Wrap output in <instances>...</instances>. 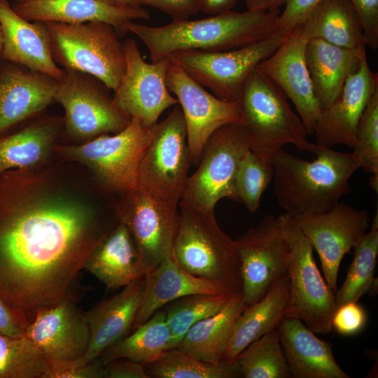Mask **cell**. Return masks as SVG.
I'll use <instances>...</instances> for the list:
<instances>
[{"label": "cell", "mask_w": 378, "mask_h": 378, "mask_svg": "<svg viewBox=\"0 0 378 378\" xmlns=\"http://www.w3.org/2000/svg\"><path fill=\"white\" fill-rule=\"evenodd\" d=\"M144 5L169 15L172 21L189 19L200 11L197 0H145Z\"/></svg>", "instance_id": "obj_45"}, {"label": "cell", "mask_w": 378, "mask_h": 378, "mask_svg": "<svg viewBox=\"0 0 378 378\" xmlns=\"http://www.w3.org/2000/svg\"><path fill=\"white\" fill-rule=\"evenodd\" d=\"M105 371V378H150L144 365L126 358L107 363Z\"/></svg>", "instance_id": "obj_47"}, {"label": "cell", "mask_w": 378, "mask_h": 378, "mask_svg": "<svg viewBox=\"0 0 378 378\" xmlns=\"http://www.w3.org/2000/svg\"><path fill=\"white\" fill-rule=\"evenodd\" d=\"M118 197L55 155L0 175V297L29 323L72 297L90 255L118 222Z\"/></svg>", "instance_id": "obj_1"}, {"label": "cell", "mask_w": 378, "mask_h": 378, "mask_svg": "<svg viewBox=\"0 0 378 378\" xmlns=\"http://www.w3.org/2000/svg\"><path fill=\"white\" fill-rule=\"evenodd\" d=\"M122 43L125 70L113 98L132 118L153 127L166 109L178 104L166 83L169 59L146 62L134 39L129 38Z\"/></svg>", "instance_id": "obj_16"}, {"label": "cell", "mask_w": 378, "mask_h": 378, "mask_svg": "<svg viewBox=\"0 0 378 378\" xmlns=\"http://www.w3.org/2000/svg\"><path fill=\"white\" fill-rule=\"evenodd\" d=\"M84 269L107 289L113 290L146 274L127 227L119 220L90 255Z\"/></svg>", "instance_id": "obj_27"}, {"label": "cell", "mask_w": 378, "mask_h": 378, "mask_svg": "<svg viewBox=\"0 0 378 378\" xmlns=\"http://www.w3.org/2000/svg\"><path fill=\"white\" fill-rule=\"evenodd\" d=\"M324 0H288L277 20V29H293Z\"/></svg>", "instance_id": "obj_44"}, {"label": "cell", "mask_w": 378, "mask_h": 378, "mask_svg": "<svg viewBox=\"0 0 378 378\" xmlns=\"http://www.w3.org/2000/svg\"><path fill=\"white\" fill-rule=\"evenodd\" d=\"M144 276L124 286L121 291L83 312L90 340L83 356L76 362L86 363L99 358L108 346L132 329L141 304Z\"/></svg>", "instance_id": "obj_23"}, {"label": "cell", "mask_w": 378, "mask_h": 378, "mask_svg": "<svg viewBox=\"0 0 378 378\" xmlns=\"http://www.w3.org/2000/svg\"><path fill=\"white\" fill-rule=\"evenodd\" d=\"M29 322L0 297V333L13 337L25 335Z\"/></svg>", "instance_id": "obj_46"}, {"label": "cell", "mask_w": 378, "mask_h": 378, "mask_svg": "<svg viewBox=\"0 0 378 378\" xmlns=\"http://www.w3.org/2000/svg\"><path fill=\"white\" fill-rule=\"evenodd\" d=\"M13 1H15L16 4H22V3H24L30 0H13Z\"/></svg>", "instance_id": "obj_52"}, {"label": "cell", "mask_w": 378, "mask_h": 378, "mask_svg": "<svg viewBox=\"0 0 378 378\" xmlns=\"http://www.w3.org/2000/svg\"><path fill=\"white\" fill-rule=\"evenodd\" d=\"M110 4L119 6H142L145 0H102Z\"/></svg>", "instance_id": "obj_50"}, {"label": "cell", "mask_w": 378, "mask_h": 378, "mask_svg": "<svg viewBox=\"0 0 378 378\" xmlns=\"http://www.w3.org/2000/svg\"><path fill=\"white\" fill-rule=\"evenodd\" d=\"M64 118L43 115L24 127L0 137V175L18 169L40 166L55 155L62 141Z\"/></svg>", "instance_id": "obj_26"}, {"label": "cell", "mask_w": 378, "mask_h": 378, "mask_svg": "<svg viewBox=\"0 0 378 378\" xmlns=\"http://www.w3.org/2000/svg\"><path fill=\"white\" fill-rule=\"evenodd\" d=\"M361 24L365 46L378 48V0H347Z\"/></svg>", "instance_id": "obj_43"}, {"label": "cell", "mask_w": 378, "mask_h": 378, "mask_svg": "<svg viewBox=\"0 0 378 378\" xmlns=\"http://www.w3.org/2000/svg\"><path fill=\"white\" fill-rule=\"evenodd\" d=\"M2 41H3V37H2L1 28V25H0V51L1 50Z\"/></svg>", "instance_id": "obj_51"}, {"label": "cell", "mask_w": 378, "mask_h": 378, "mask_svg": "<svg viewBox=\"0 0 378 378\" xmlns=\"http://www.w3.org/2000/svg\"><path fill=\"white\" fill-rule=\"evenodd\" d=\"M248 148L241 124H227L216 130L205 144L197 170L188 176L181 200L204 210H214L222 198L238 202L235 176Z\"/></svg>", "instance_id": "obj_12"}, {"label": "cell", "mask_w": 378, "mask_h": 378, "mask_svg": "<svg viewBox=\"0 0 378 378\" xmlns=\"http://www.w3.org/2000/svg\"><path fill=\"white\" fill-rule=\"evenodd\" d=\"M173 257L190 274L212 282L230 295L242 293L241 262L235 240L220 227L214 210L178 202Z\"/></svg>", "instance_id": "obj_4"}, {"label": "cell", "mask_w": 378, "mask_h": 378, "mask_svg": "<svg viewBox=\"0 0 378 378\" xmlns=\"http://www.w3.org/2000/svg\"><path fill=\"white\" fill-rule=\"evenodd\" d=\"M288 0H245L247 10L251 11H270L279 10Z\"/></svg>", "instance_id": "obj_49"}, {"label": "cell", "mask_w": 378, "mask_h": 378, "mask_svg": "<svg viewBox=\"0 0 378 378\" xmlns=\"http://www.w3.org/2000/svg\"><path fill=\"white\" fill-rule=\"evenodd\" d=\"M134 330L100 354L99 358L104 365L114 359L126 358L146 365L172 348V334L164 311H157Z\"/></svg>", "instance_id": "obj_33"}, {"label": "cell", "mask_w": 378, "mask_h": 378, "mask_svg": "<svg viewBox=\"0 0 378 378\" xmlns=\"http://www.w3.org/2000/svg\"><path fill=\"white\" fill-rule=\"evenodd\" d=\"M277 329L291 377H350L336 362L332 345L300 319L285 316Z\"/></svg>", "instance_id": "obj_25"}, {"label": "cell", "mask_w": 378, "mask_h": 378, "mask_svg": "<svg viewBox=\"0 0 378 378\" xmlns=\"http://www.w3.org/2000/svg\"><path fill=\"white\" fill-rule=\"evenodd\" d=\"M354 256L342 286L335 293L336 308L358 302L377 281L374 277L378 255V211L368 230L353 248Z\"/></svg>", "instance_id": "obj_34"}, {"label": "cell", "mask_w": 378, "mask_h": 378, "mask_svg": "<svg viewBox=\"0 0 378 378\" xmlns=\"http://www.w3.org/2000/svg\"><path fill=\"white\" fill-rule=\"evenodd\" d=\"M272 178V164L248 148L240 160L235 176L238 202L244 203L251 213H255Z\"/></svg>", "instance_id": "obj_39"}, {"label": "cell", "mask_w": 378, "mask_h": 378, "mask_svg": "<svg viewBox=\"0 0 378 378\" xmlns=\"http://www.w3.org/2000/svg\"><path fill=\"white\" fill-rule=\"evenodd\" d=\"M279 10L222 13L198 20L172 21L160 27L129 22L130 32L147 47L151 62L185 50L220 52L265 39L277 29Z\"/></svg>", "instance_id": "obj_2"}, {"label": "cell", "mask_w": 378, "mask_h": 378, "mask_svg": "<svg viewBox=\"0 0 378 378\" xmlns=\"http://www.w3.org/2000/svg\"><path fill=\"white\" fill-rule=\"evenodd\" d=\"M166 83L181 108L191 164L197 166L206 143L216 130L227 124H241L240 103L218 98L170 60Z\"/></svg>", "instance_id": "obj_15"}, {"label": "cell", "mask_w": 378, "mask_h": 378, "mask_svg": "<svg viewBox=\"0 0 378 378\" xmlns=\"http://www.w3.org/2000/svg\"><path fill=\"white\" fill-rule=\"evenodd\" d=\"M154 126L132 118L118 133L102 134L82 144L59 142L55 153L83 164L105 190L120 197L138 188L141 162Z\"/></svg>", "instance_id": "obj_6"}, {"label": "cell", "mask_w": 378, "mask_h": 378, "mask_svg": "<svg viewBox=\"0 0 378 378\" xmlns=\"http://www.w3.org/2000/svg\"><path fill=\"white\" fill-rule=\"evenodd\" d=\"M48 371L45 355L32 340L0 333V378H48Z\"/></svg>", "instance_id": "obj_38"}, {"label": "cell", "mask_w": 378, "mask_h": 378, "mask_svg": "<svg viewBox=\"0 0 378 378\" xmlns=\"http://www.w3.org/2000/svg\"><path fill=\"white\" fill-rule=\"evenodd\" d=\"M149 377L154 378H234L242 377L235 360L218 364L200 359L179 349L165 351L156 360L146 365Z\"/></svg>", "instance_id": "obj_35"}, {"label": "cell", "mask_w": 378, "mask_h": 378, "mask_svg": "<svg viewBox=\"0 0 378 378\" xmlns=\"http://www.w3.org/2000/svg\"><path fill=\"white\" fill-rule=\"evenodd\" d=\"M367 321L365 309L357 302H351L336 308L332 326L341 335L353 336L364 329Z\"/></svg>", "instance_id": "obj_41"}, {"label": "cell", "mask_w": 378, "mask_h": 378, "mask_svg": "<svg viewBox=\"0 0 378 378\" xmlns=\"http://www.w3.org/2000/svg\"><path fill=\"white\" fill-rule=\"evenodd\" d=\"M2 46L0 59L48 75L60 81L65 70L55 62L47 27L42 21L31 22L18 14L8 0H0Z\"/></svg>", "instance_id": "obj_22"}, {"label": "cell", "mask_w": 378, "mask_h": 378, "mask_svg": "<svg viewBox=\"0 0 378 378\" xmlns=\"http://www.w3.org/2000/svg\"><path fill=\"white\" fill-rule=\"evenodd\" d=\"M290 299L288 275L281 279L256 303L238 317L227 345L225 360L233 361L251 342L278 328L286 316Z\"/></svg>", "instance_id": "obj_30"}, {"label": "cell", "mask_w": 378, "mask_h": 378, "mask_svg": "<svg viewBox=\"0 0 378 378\" xmlns=\"http://www.w3.org/2000/svg\"><path fill=\"white\" fill-rule=\"evenodd\" d=\"M278 217L289 246L290 299L286 316L300 319L316 334H330L336 309L335 293L321 275L313 246L296 221L285 213Z\"/></svg>", "instance_id": "obj_9"}, {"label": "cell", "mask_w": 378, "mask_h": 378, "mask_svg": "<svg viewBox=\"0 0 378 378\" xmlns=\"http://www.w3.org/2000/svg\"><path fill=\"white\" fill-rule=\"evenodd\" d=\"M232 295L227 293L190 294L164 306L166 321L172 334V348L178 345L194 324L216 314Z\"/></svg>", "instance_id": "obj_37"}, {"label": "cell", "mask_w": 378, "mask_h": 378, "mask_svg": "<svg viewBox=\"0 0 378 378\" xmlns=\"http://www.w3.org/2000/svg\"><path fill=\"white\" fill-rule=\"evenodd\" d=\"M65 70L55 102L65 111L62 143L82 144L102 134L121 132L132 118L115 102L106 85L90 74Z\"/></svg>", "instance_id": "obj_8"}, {"label": "cell", "mask_w": 378, "mask_h": 378, "mask_svg": "<svg viewBox=\"0 0 378 378\" xmlns=\"http://www.w3.org/2000/svg\"><path fill=\"white\" fill-rule=\"evenodd\" d=\"M353 152L360 162V168L372 174L370 184L378 188V90H377L358 120Z\"/></svg>", "instance_id": "obj_40"}, {"label": "cell", "mask_w": 378, "mask_h": 378, "mask_svg": "<svg viewBox=\"0 0 378 378\" xmlns=\"http://www.w3.org/2000/svg\"><path fill=\"white\" fill-rule=\"evenodd\" d=\"M12 8L28 21L68 24L101 22L122 32L129 22L150 18L149 11L141 6H119L102 0H30L15 3Z\"/></svg>", "instance_id": "obj_24"}, {"label": "cell", "mask_w": 378, "mask_h": 378, "mask_svg": "<svg viewBox=\"0 0 378 378\" xmlns=\"http://www.w3.org/2000/svg\"><path fill=\"white\" fill-rule=\"evenodd\" d=\"M300 26L307 39L320 38L343 48L365 51L360 20L347 0H324Z\"/></svg>", "instance_id": "obj_31"}, {"label": "cell", "mask_w": 378, "mask_h": 378, "mask_svg": "<svg viewBox=\"0 0 378 378\" xmlns=\"http://www.w3.org/2000/svg\"><path fill=\"white\" fill-rule=\"evenodd\" d=\"M105 365L99 358L86 363L76 360L49 365L48 378H105Z\"/></svg>", "instance_id": "obj_42"}, {"label": "cell", "mask_w": 378, "mask_h": 378, "mask_svg": "<svg viewBox=\"0 0 378 378\" xmlns=\"http://www.w3.org/2000/svg\"><path fill=\"white\" fill-rule=\"evenodd\" d=\"M377 90L378 74L370 69L365 54L357 69L346 78L338 97L321 110L314 132L316 144L324 148L344 145L354 148L358 120Z\"/></svg>", "instance_id": "obj_19"}, {"label": "cell", "mask_w": 378, "mask_h": 378, "mask_svg": "<svg viewBox=\"0 0 378 378\" xmlns=\"http://www.w3.org/2000/svg\"><path fill=\"white\" fill-rule=\"evenodd\" d=\"M293 29L277 30L244 47L220 52L185 50L167 57L218 98L239 102L244 86L258 64L272 55Z\"/></svg>", "instance_id": "obj_10"}, {"label": "cell", "mask_w": 378, "mask_h": 378, "mask_svg": "<svg viewBox=\"0 0 378 378\" xmlns=\"http://www.w3.org/2000/svg\"><path fill=\"white\" fill-rule=\"evenodd\" d=\"M195 293H227L219 286L188 273L173 256L166 258L144 276L143 299L132 329L146 322L167 304Z\"/></svg>", "instance_id": "obj_28"}, {"label": "cell", "mask_w": 378, "mask_h": 378, "mask_svg": "<svg viewBox=\"0 0 378 378\" xmlns=\"http://www.w3.org/2000/svg\"><path fill=\"white\" fill-rule=\"evenodd\" d=\"M200 11L210 15L230 11L239 0H197Z\"/></svg>", "instance_id": "obj_48"}, {"label": "cell", "mask_w": 378, "mask_h": 378, "mask_svg": "<svg viewBox=\"0 0 378 378\" xmlns=\"http://www.w3.org/2000/svg\"><path fill=\"white\" fill-rule=\"evenodd\" d=\"M25 335L40 348L49 365L79 360L90 340L84 314L72 297L39 311L27 326Z\"/></svg>", "instance_id": "obj_20"}, {"label": "cell", "mask_w": 378, "mask_h": 378, "mask_svg": "<svg viewBox=\"0 0 378 378\" xmlns=\"http://www.w3.org/2000/svg\"><path fill=\"white\" fill-rule=\"evenodd\" d=\"M307 160L284 150L272 159L273 192L285 214L293 218L326 213L351 192L349 179L360 168L354 152L318 147Z\"/></svg>", "instance_id": "obj_3"}, {"label": "cell", "mask_w": 378, "mask_h": 378, "mask_svg": "<svg viewBox=\"0 0 378 378\" xmlns=\"http://www.w3.org/2000/svg\"><path fill=\"white\" fill-rule=\"evenodd\" d=\"M191 164L187 130L180 106L156 123L141 162L138 187L154 198L178 204Z\"/></svg>", "instance_id": "obj_11"}, {"label": "cell", "mask_w": 378, "mask_h": 378, "mask_svg": "<svg viewBox=\"0 0 378 378\" xmlns=\"http://www.w3.org/2000/svg\"><path fill=\"white\" fill-rule=\"evenodd\" d=\"M235 241L246 309L288 274L289 246L279 217L270 214Z\"/></svg>", "instance_id": "obj_13"}, {"label": "cell", "mask_w": 378, "mask_h": 378, "mask_svg": "<svg viewBox=\"0 0 378 378\" xmlns=\"http://www.w3.org/2000/svg\"><path fill=\"white\" fill-rule=\"evenodd\" d=\"M307 40L300 26H297L272 55L258 64L256 69L271 79L292 101L308 135H312L321 108L315 96L305 62Z\"/></svg>", "instance_id": "obj_18"}, {"label": "cell", "mask_w": 378, "mask_h": 378, "mask_svg": "<svg viewBox=\"0 0 378 378\" xmlns=\"http://www.w3.org/2000/svg\"><path fill=\"white\" fill-rule=\"evenodd\" d=\"M245 309L242 293L233 295L219 312L194 324L176 347L211 363L225 360L234 326Z\"/></svg>", "instance_id": "obj_32"}, {"label": "cell", "mask_w": 378, "mask_h": 378, "mask_svg": "<svg viewBox=\"0 0 378 378\" xmlns=\"http://www.w3.org/2000/svg\"><path fill=\"white\" fill-rule=\"evenodd\" d=\"M44 23L57 64L66 70L93 76L110 90L117 88L125 70V59L113 26L101 22Z\"/></svg>", "instance_id": "obj_7"}, {"label": "cell", "mask_w": 378, "mask_h": 378, "mask_svg": "<svg viewBox=\"0 0 378 378\" xmlns=\"http://www.w3.org/2000/svg\"><path fill=\"white\" fill-rule=\"evenodd\" d=\"M249 149L272 164L286 144L315 154L318 146L307 139V131L284 92L257 69L247 79L239 100Z\"/></svg>", "instance_id": "obj_5"}, {"label": "cell", "mask_w": 378, "mask_h": 378, "mask_svg": "<svg viewBox=\"0 0 378 378\" xmlns=\"http://www.w3.org/2000/svg\"><path fill=\"white\" fill-rule=\"evenodd\" d=\"M234 360L246 378L291 377L277 328L251 342Z\"/></svg>", "instance_id": "obj_36"}, {"label": "cell", "mask_w": 378, "mask_h": 378, "mask_svg": "<svg viewBox=\"0 0 378 378\" xmlns=\"http://www.w3.org/2000/svg\"><path fill=\"white\" fill-rule=\"evenodd\" d=\"M178 205L158 200L139 187L118 198V220L127 227L146 273L173 256Z\"/></svg>", "instance_id": "obj_14"}, {"label": "cell", "mask_w": 378, "mask_h": 378, "mask_svg": "<svg viewBox=\"0 0 378 378\" xmlns=\"http://www.w3.org/2000/svg\"><path fill=\"white\" fill-rule=\"evenodd\" d=\"M293 218L317 252L323 277L335 293L342 260L368 230L369 211L339 202L326 213Z\"/></svg>", "instance_id": "obj_17"}, {"label": "cell", "mask_w": 378, "mask_h": 378, "mask_svg": "<svg viewBox=\"0 0 378 378\" xmlns=\"http://www.w3.org/2000/svg\"><path fill=\"white\" fill-rule=\"evenodd\" d=\"M59 80L8 62L0 63V137L55 102Z\"/></svg>", "instance_id": "obj_21"}, {"label": "cell", "mask_w": 378, "mask_h": 378, "mask_svg": "<svg viewBox=\"0 0 378 378\" xmlns=\"http://www.w3.org/2000/svg\"><path fill=\"white\" fill-rule=\"evenodd\" d=\"M365 54V51L343 48L320 38L307 40L305 62L321 110L338 97L346 78L357 69Z\"/></svg>", "instance_id": "obj_29"}]
</instances>
